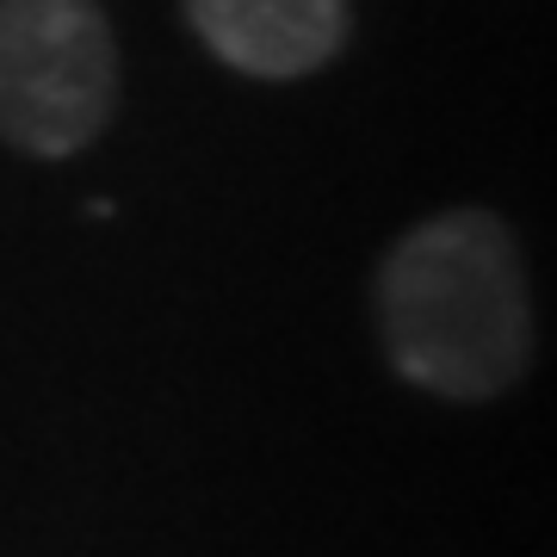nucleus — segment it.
I'll use <instances>...</instances> for the list:
<instances>
[{
  "label": "nucleus",
  "instance_id": "3",
  "mask_svg": "<svg viewBox=\"0 0 557 557\" xmlns=\"http://www.w3.org/2000/svg\"><path fill=\"white\" fill-rule=\"evenodd\" d=\"M211 57L260 81H298L347 44V0H186Z\"/></svg>",
  "mask_w": 557,
  "mask_h": 557
},
{
  "label": "nucleus",
  "instance_id": "2",
  "mask_svg": "<svg viewBox=\"0 0 557 557\" xmlns=\"http://www.w3.org/2000/svg\"><path fill=\"white\" fill-rule=\"evenodd\" d=\"M119 106V44L100 0H0V137L75 156Z\"/></svg>",
  "mask_w": 557,
  "mask_h": 557
},
{
  "label": "nucleus",
  "instance_id": "1",
  "mask_svg": "<svg viewBox=\"0 0 557 557\" xmlns=\"http://www.w3.org/2000/svg\"><path fill=\"white\" fill-rule=\"evenodd\" d=\"M379 329L397 372L434 397H496L533 359L520 248L490 211H440L384 255Z\"/></svg>",
  "mask_w": 557,
  "mask_h": 557
}]
</instances>
